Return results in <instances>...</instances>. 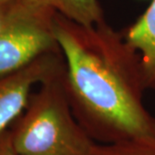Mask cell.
Listing matches in <instances>:
<instances>
[{
	"label": "cell",
	"instance_id": "cell-4",
	"mask_svg": "<svg viewBox=\"0 0 155 155\" xmlns=\"http://www.w3.org/2000/svg\"><path fill=\"white\" fill-rule=\"evenodd\" d=\"M64 70L61 51L45 54L17 72L0 78V134L27 106L33 89Z\"/></svg>",
	"mask_w": 155,
	"mask_h": 155
},
{
	"label": "cell",
	"instance_id": "cell-9",
	"mask_svg": "<svg viewBox=\"0 0 155 155\" xmlns=\"http://www.w3.org/2000/svg\"><path fill=\"white\" fill-rule=\"evenodd\" d=\"M7 1H9V0H0V5L4 4V3H6Z\"/></svg>",
	"mask_w": 155,
	"mask_h": 155
},
{
	"label": "cell",
	"instance_id": "cell-8",
	"mask_svg": "<svg viewBox=\"0 0 155 155\" xmlns=\"http://www.w3.org/2000/svg\"><path fill=\"white\" fill-rule=\"evenodd\" d=\"M0 155H22L13 145L10 129L5 130L0 134Z\"/></svg>",
	"mask_w": 155,
	"mask_h": 155
},
{
	"label": "cell",
	"instance_id": "cell-5",
	"mask_svg": "<svg viewBox=\"0 0 155 155\" xmlns=\"http://www.w3.org/2000/svg\"><path fill=\"white\" fill-rule=\"evenodd\" d=\"M124 35L139 55L147 89H155V0Z\"/></svg>",
	"mask_w": 155,
	"mask_h": 155
},
{
	"label": "cell",
	"instance_id": "cell-1",
	"mask_svg": "<svg viewBox=\"0 0 155 155\" xmlns=\"http://www.w3.org/2000/svg\"><path fill=\"white\" fill-rule=\"evenodd\" d=\"M55 37L64 60V82L77 121L97 143L155 139V118L137 51L124 32L106 22L84 26L60 14Z\"/></svg>",
	"mask_w": 155,
	"mask_h": 155
},
{
	"label": "cell",
	"instance_id": "cell-7",
	"mask_svg": "<svg viewBox=\"0 0 155 155\" xmlns=\"http://www.w3.org/2000/svg\"><path fill=\"white\" fill-rule=\"evenodd\" d=\"M87 155H155V139L96 142Z\"/></svg>",
	"mask_w": 155,
	"mask_h": 155
},
{
	"label": "cell",
	"instance_id": "cell-2",
	"mask_svg": "<svg viewBox=\"0 0 155 155\" xmlns=\"http://www.w3.org/2000/svg\"><path fill=\"white\" fill-rule=\"evenodd\" d=\"M9 129L22 155H87L96 143L73 113L64 70L38 86Z\"/></svg>",
	"mask_w": 155,
	"mask_h": 155
},
{
	"label": "cell",
	"instance_id": "cell-6",
	"mask_svg": "<svg viewBox=\"0 0 155 155\" xmlns=\"http://www.w3.org/2000/svg\"><path fill=\"white\" fill-rule=\"evenodd\" d=\"M54 10L69 20L84 26L104 22L98 0H44Z\"/></svg>",
	"mask_w": 155,
	"mask_h": 155
},
{
	"label": "cell",
	"instance_id": "cell-3",
	"mask_svg": "<svg viewBox=\"0 0 155 155\" xmlns=\"http://www.w3.org/2000/svg\"><path fill=\"white\" fill-rule=\"evenodd\" d=\"M56 15L44 0H9L0 7V78L60 51L55 37Z\"/></svg>",
	"mask_w": 155,
	"mask_h": 155
}]
</instances>
